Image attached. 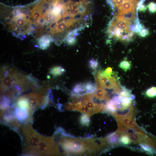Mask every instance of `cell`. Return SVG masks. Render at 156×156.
<instances>
[{
    "instance_id": "1",
    "label": "cell",
    "mask_w": 156,
    "mask_h": 156,
    "mask_svg": "<svg viewBox=\"0 0 156 156\" xmlns=\"http://www.w3.org/2000/svg\"><path fill=\"white\" fill-rule=\"evenodd\" d=\"M133 21L117 15L114 17L107 29L110 36L124 41L131 40L135 32L136 26H133Z\"/></svg>"
},
{
    "instance_id": "2",
    "label": "cell",
    "mask_w": 156,
    "mask_h": 156,
    "mask_svg": "<svg viewBox=\"0 0 156 156\" xmlns=\"http://www.w3.org/2000/svg\"><path fill=\"white\" fill-rule=\"evenodd\" d=\"M117 8L118 15H129L136 14V0H111Z\"/></svg>"
},
{
    "instance_id": "3",
    "label": "cell",
    "mask_w": 156,
    "mask_h": 156,
    "mask_svg": "<svg viewBox=\"0 0 156 156\" xmlns=\"http://www.w3.org/2000/svg\"><path fill=\"white\" fill-rule=\"evenodd\" d=\"M54 41V39L51 36L44 35L38 39V43L40 49L45 50L49 47L51 42Z\"/></svg>"
},
{
    "instance_id": "4",
    "label": "cell",
    "mask_w": 156,
    "mask_h": 156,
    "mask_svg": "<svg viewBox=\"0 0 156 156\" xmlns=\"http://www.w3.org/2000/svg\"><path fill=\"white\" fill-rule=\"evenodd\" d=\"M83 29L82 28L75 29L69 32L64 40L65 42L68 45H74L76 41V37L78 35V32Z\"/></svg>"
},
{
    "instance_id": "5",
    "label": "cell",
    "mask_w": 156,
    "mask_h": 156,
    "mask_svg": "<svg viewBox=\"0 0 156 156\" xmlns=\"http://www.w3.org/2000/svg\"><path fill=\"white\" fill-rule=\"evenodd\" d=\"M122 131L120 129L116 132L109 135L107 138L108 142L112 144H117L120 142V139L121 137L123 135Z\"/></svg>"
},
{
    "instance_id": "6",
    "label": "cell",
    "mask_w": 156,
    "mask_h": 156,
    "mask_svg": "<svg viewBox=\"0 0 156 156\" xmlns=\"http://www.w3.org/2000/svg\"><path fill=\"white\" fill-rule=\"evenodd\" d=\"M42 9V7L40 5L36 4L32 11L31 16L34 19V22L36 23H38L40 21L41 17Z\"/></svg>"
},
{
    "instance_id": "7",
    "label": "cell",
    "mask_w": 156,
    "mask_h": 156,
    "mask_svg": "<svg viewBox=\"0 0 156 156\" xmlns=\"http://www.w3.org/2000/svg\"><path fill=\"white\" fill-rule=\"evenodd\" d=\"M27 108L19 107L15 109V115L17 119L20 120H23L26 119L28 115Z\"/></svg>"
},
{
    "instance_id": "8",
    "label": "cell",
    "mask_w": 156,
    "mask_h": 156,
    "mask_svg": "<svg viewBox=\"0 0 156 156\" xmlns=\"http://www.w3.org/2000/svg\"><path fill=\"white\" fill-rule=\"evenodd\" d=\"M46 22L52 24L58 21L59 19L52 12L51 10L47 11L42 16Z\"/></svg>"
},
{
    "instance_id": "9",
    "label": "cell",
    "mask_w": 156,
    "mask_h": 156,
    "mask_svg": "<svg viewBox=\"0 0 156 156\" xmlns=\"http://www.w3.org/2000/svg\"><path fill=\"white\" fill-rule=\"evenodd\" d=\"M65 71V70L63 67L59 66L53 67L49 70L50 74L54 77L60 76Z\"/></svg>"
},
{
    "instance_id": "10",
    "label": "cell",
    "mask_w": 156,
    "mask_h": 156,
    "mask_svg": "<svg viewBox=\"0 0 156 156\" xmlns=\"http://www.w3.org/2000/svg\"><path fill=\"white\" fill-rule=\"evenodd\" d=\"M27 18L24 15L20 14L16 16L14 18L15 24L19 27H22L24 26L27 23Z\"/></svg>"
},
{
    "instance_id": "11",
    "label": "cell",
    "mask_w": 156,
    "mask_h": 156,
    "mask_svg": "<svg viewBox=\"0 0 156 156\" xmlns=\"http://www.w3.org/2000/svg\"><path fill=\"white\" fill-rule=\"evenodd\" d=\"M73 93L77 94H82L86 93L84 83H79L75 85L72 89Z\"/></svg>"
},
{
    "instance_id": "12",
    "label": "cell",
    "mask_w": 156,
    "mask_h": 156,
    "mask_svg": "<svg viewBox=\"0 0 156 156\" xmlns=\"http://www.w3.org/2000/svg\"><path fill=\"white\" fill-rule=\"evenodd\" d=\"M118 66L125 71H127L131 68V62L127 60H124L120 62Z\"/></svg>"
},
{
    "instance_id": "13",
    "label": "cell",
    "mask_w": 156,
    "mask_h": 156,
    "mask_svg": "<svg viewBox=\"0 0 156 156\" xmlns=\"http://www.w3.org/2000/svg\"><path fill=\"white\" fill-rule=\"evenodd\" d=\"M86 93L94 92L96 89V85L91 81L84 83Z\"/></svg>"
},
{
    "instance_id": "14",
    "label": "cell",
    "mask_w": 156,
    "mask_h": 156,
    "mask_svg": "<svg viewBox=\"0 0 156 156\" xmlns=\"http://www.w3.org/2000/svg\"><path fill=\"white\" fill-rule=\"evenodd\" d=\"M139 145L142 150L148 154L151 155L156 153V150L146 144L141 143Z\"/></svg>"
},
{
    "instance_id": "15",
    "label": "cell",
    "mask_w": 156,
    "mask_h": 156,
    "mask_svg": "<svg viewBox=\"0 0 156 156\" xmlns=\"http://www.w3.org/2000/svg\"><path fill=\"white\" fill-rule=\"evenodd\" d=\"M145 96L149 98L156 97V87L152 86L147 89L145 91Z\"/></svg>"
},
{
    "instance_id": "16",
    "label": "cell",
    "mask_w": 156,
    "mask_h": 156,
    "mask_svg": "<svg viewBox=\"0 0 156 156\" xmlns=\"http://www.w3.org/2000/svg\"><path fill=\"white\" fill-rule=\"evenodd\" d=\"M130 129H131L135 132L144 133L143 131L137 124L135 120L132 118L130 120L128 125Z\"/></svg>"
},
{
    "instance_id": "17",
    "label": "cell",
    "mask_w": 156,
    "mask_h": 156,
    "mask_svg": "<svg viewBox=\"0 0 156 156\" xmlns=\"http://www.w3.org/2000/svg\"><path fill=\"white\" fill-rule=\"evenodd\" d=\"M10 102V99L8 97L3 96L1 98V106L2 108L5 109L7 108Z\"/></svg>"
},
{
    "instance_id": "18",
    "label": "cell",
    "mask_w": 156,
    "mask_h": 156,
    "mask_svg": "<svg viewBox=\"0 0 156 156\" xmlns=\"http://www.w3.org/2000/svg\"><path fill=\"white\" fill-rule=\"evenodd\" d=\"M88 64L90 67L92 69L95 70L99 67V64L96 59H92L89 61Z\"/></svg>"
},
{
    "instance_id": "19",
    "label": "cell",
    "mask_w": 156,
    "mask_h": 156,
    "mask_svg": "<svg viewBox=\"0 0 156 156\" xmlns=\"http://www.w3.org/2000/svg\"><path fill=\"white\" fill-rule=\"evenodd\" d=\"M120 141L123 144L127 145L131 142L129 137L125 135H122L120 137Z\"/></svg>"
},
{
    "instance_id": "20",
    "label": "cell",
    "mask_w": 156,
    "mask_h": 156,
    "mask_svg": "<svg viewBox=\"0 0 156 156\" xmlns=\"http://www.w3.org/2000/svg\"><path fill=\"white\" fill-rule=\"evenodd\" d=\"M150 12L152 13L156 12V3L153 2H151L147 5Z\"/></svg>"
},
{
    "instance_id": "21",
    "label": "cell",
    "mask_w": 156,
    "mask_h": 156,
    "mask_svg": "<svg viewBox=\"0 0 156 156\" xmlns=\"http://www.w3.org/2000/svg\"><path fill=\"white\" fill-rule=\"evenodd\" d=\"M105 75L107 76L112 75L113 73L112 69L110 67H108L105 69L103 71Z\"/></svg>"
},
{
    "instance_id": "22",
    "label": "cell",
    "mask_w": 156,
    "mask_h": 156,
    "mask_svg": "<svg viewBox=\"0 0 156 156\" xmlns=\"http://www.w3.org/2000/svg\"><path fill=\"white\" fill-rule=\"evenodd\" d=\"M149 31L147 29L143 28L139 32L140 36L142 37H144L148 35Z\"/></svg>"
},
{
    "instance_id": "23",
    "label": "cell",
    "mask_w": 156,
    "mask_h": 156,
    "mask_svg": "<svg viewBox=\"0 0 156 156\" xmlns=\"http://www.w3.org/2000/svg\"><path fill=\"white\" fill-rule=\"evenodd\" d=\"M81 122L84 125H88L89 122V120L87 116H83L81 118Z\"/></svg>"
},
{
    "instance_id": "24",
    "label": "cell",
    "mask_w": 156,
    "mask_h": 156,
    "mask_svg": "<svg viewBox=\"0 0 156 156\" xmlns=\"http://www.w3.org/2000/svg\"><path fill=\"white\" fill-rule=\"evenodd\" d=\"M45 1H48L49 2H51L52 3V4L54 3H55L60 2V1H62V0H43Z\"/></svg>"
}]
</instances>
